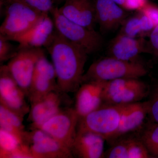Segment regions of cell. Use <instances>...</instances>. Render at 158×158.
Returning a JSON list of instances; mask_svg holds the SVG:
<instances>
[{"label": "cell", "mask_w": 158, "mask_h": 158, "mask_svg": "<svg viewBox=\"0 0 158 158\" xmlns=\"http://www.w3.org/2000/svg\"><path fill=\"white\" fill-rule=\"evenodd\" d=\"M45 47L52 58L58 88L65 93L76 92L82 83L88 53L56 29Z\"/></svg>", "instance_id": "6da1fadb"}, {"label": "cell", "mask_w": 158, "mask_h": 158, "mask_svg": "<svg viewBox=\"0 0 158 158\" xmlns=\"http://www.w3.org/2000/svg\"><path fill=\"white\" fill-rule=\"evenodd\" d=\"M5 19L0 34L12 40L28 31L46 15L42 14L21 0H5L1 5Z\"/></svg>", "instance_id": "7a4b0ae2"}, {"label": "cell", "mask_w": 158, "mask_h": 158, "mask_svg": "<svg viewBox=\"0 0 158 158\" xmlns=\"http://www.w3.org/2000/svg\"><path fill=\"white\" fill-rule=\"evenodd\" d=\"M147 73V68L140 60L125 61L109 56L91 64L83 76L82 83L90 81L106 82L123 78H140Z\"/></svg>", "instance_id": "3957f363"}, {"label": "cell", "mask_w": 158, "mask_h": 158, "mask_svg": "<svg viewBox=\"0 0 158 158\" xmlns=\"http://www.w3.org/2000/svg\"><path fill=\"white\" fill-rule=\"evenodd\" d=\"M128 105H103L79 118L77 131L92 132L109 141L117 131Z\"/></svg>", "instance_id": "277c9868"}, {"label": "cell", "mask_w": 158, "mask_h": 158, "mask_svg": "<svg viewBox=\"0 0 158 158\" xmlns=\"http://www.w3.org/2000/svg\"><path fill=\"white\" fill-rule=\"evenodd\" d=\"M150 87L140 78H123L105 82L104 105H127L148 96Z\"/></svg>", "instance_id": "5b68a950"}, {"label": "cell", "mask_w": 158, "mask_h": 158, "mask_svg": "<svg viewBox=\"0 0 158 158\" xmlns=\"http://www.w3.org/2000/svg\"><path fill=\"white\" fill-rule=\"evenodd\" d=\"M55 29L63 37L75 44L80 46L88 55L96 52L102 47L103 39L94 30L85 27L67 19L55 7L51 11Z\"/></svg>", "instance_id": "8992f818"}, {"label": "cell", "mask_w": 158, "mask_h": 158, "mask_svg": "<svg viewBox=\"0 0 158 158\" xmlns=\"http://www.w3.org/2000/svg\"><path fill=\"white\" fill-rule=\"evenodd\" d=\"M44 56V51L41 48H19L17 53L6 65L27 98L36 64Z\"/></svg>", "instance_id": "52a82bcc"}, {"label": "cell", "mask_w": 158, "mask_h": 158, "mask_svg": "<svg viewBox=\"0 0 158 158\" xmlns=\"http://www.w3.org/2000/svg\"><path fill=\"white\" fill-rule=\"evenodd\" d=\"M70 105L68 94L59 88L31 103L28 116L31 130L39 129L50 118Z\"/></svg>", "instance_id": "ba28073f"}, {"label": "cell", "mask_w": 158, "mask_h": 158, "mask_svg": "<svg viewBox=\"0 0 158 158\" xmlns=\"http://www.w3.org/2000/svg\"><path fill=\"white\" fill-rule=\"evenodd\" d=\"M79 118L74 108L67 107L46 121L39 129L71 150L77 135Z\"/></svg>", "instance_id": "9c48e42d"}, {"label": "cell", "mask_w": 158, "mask_h": 158, "mask_svg": "<svg viewBox=\"0 0 158 158\" xmlns=\"http://www.w3.org/2000/svg\"><path fill=\"white\" fill-rule=\"evenodd\" d=\"M25 143L33 158H72L71 150L39 129L27 131Z\"/></svg>", "instance_id": "30bf717a"}, {"label": "cell", "mask_w": 158, "mask_h": 158, "mask_svg": "<svg viewBox=\"0 0 158 158\" xmlns=\"http://www.w3.org/2000/svg\"><path fill=\"white\" fill-rule=\"evenodd\" d=\"M27 98L25 93L11 75L7 65H1L0 104L24 118L30 110Z\"/></svg>", "instance_id": "8fae6325"}, {"label": "cell", "mask_w": 158, "mask_h": 158, "mask_svg": "<svg viewBox=\"0 0 158 158\" xmlns=\"http://www.w3.org/2000/svg\"><path fill=\"white\" fill-rule=\"evenodd\" d=\"M58 88L53 65L43 56L36 64L27 98L31 103Z\"/></svg>", "instance_id": "7c38bea8"}, {"label": "cell", "mask_w": 158, "mask_h": 158, "mask_svg": "<svg viewBox=\"0 0 158 158\" xmlns=\"http://www.w3.org/2000/svg\"><path fill=\"white\" fill-rule=\"evenodd\" d=\"M148 40L144 37L134 38L118 34L110 41L109 56L128 61H139L141 54L150 53Z\"/></svg>", "instance_id": "4fadbf2b"}, {"label": "cell", "mask_w": 158, "mask_h": 158, "mask_svg": "<svg viewBox=\"0 0 158 158\" xmlns=\"http://www.w3.org/2000/svg\"><path fill=\"white\" fill-rule=\"evenodd\" d=\"M105 82H84L76 92L75 110L80 118L84 117L104 105Z\"/></svg>", "instance_id": "5bb4252c"}, {"label": "cell", "mask_w": 158, "mask_h": 158, "mask_svg": "<svg viewBox=\"0 0 158 158\" xmlns=\"http://www.w3.org/2000/svg\"><path fill=\"white\" fill-rule=\"evenodd\" d=\"M97 23L103 33L115 31L129 16L127 10L113 0H94Z\"/></svg>", "instance_id": "9a60e30c"}, {"label": "cell", "mask_w": 158, "mask_h": 158, "mask_svg": "<svg viewBox=\"0 0 158 158\" xmlns=\"http://www.w3.org/2000/svg\"><path fill=\"white\" fill-rule=\"evenodd\" d=\"M149 111L148 101L128 105L122 117L117 131L107 141L108 142L111 144L113 141L123 136L138 131L144 124Z\"/></svg>", "instance_id": "2e32d148"}, {"label": "cell", "mask_w": 158, "mask_h": 158, "mask_svg": "<svg viewBox=\"0 0 158 158\" xmlns=\"http://www.w3.org/2000/svg\"><path fill=\"white\" fill-rule=\"evenodd\" d=\"M110 145V148L105 152L104 158H152L136 133L123 136Z\"/></svg>", "instance_id": "e0dca14e"}, {"label": "cell", "mask_w": 158, "mask_h": 158, "mask_svg": "<svg viewBox=\"0 0 158 158\" xmlns=\"http://www.w3.org/2000/svg\"><path fill=\"white\" fill-rule=\"evenodd\" d=\"M59 11L69 20L94 30L97 23L94 1L66 0L65 4L59 8Z\"/></svg>", "instance_id": "ac0fdd59"}, {"label": "cell", "mask_w": 158, "mask_h": 158, "mask_svg": "<svg viewBox=\"0 0 158 158\" xmlns=\"http://www.w3.org/2000/svg\"><path fill=\"white\" fill-rule=\"evenodd\" d=\"M106 140L99 135L88 131H77L71 152L74 157L104 158Z\"/></svg>", "instance_id": "d6986e66"}, {"label": "cell", "mask_w": 158, "mask_h": 158, "mask_svg": "<svg viewBox=\"0 0 158 158\" xmlns=\"http://www.w3.org/2000/svg\"><path fill=\"white\" fill-rule=\"evenodd\" d=\"M55 28L53 20L46 15L28 31L12 40L19 43V48L45 47L52 37Z\"/></svg>", "instance_id": "ffe728a7"}, {"label": "cell", "mask_w": 158, "mask_h": 158, "mask_svg": "<svg viewBox=\"0 0 158 158\" xmlns=\"http://www.w3.org/2000/svg\"><path fill=\"white\" fill-rule=\"evenodd\" d=\"M0 158H33L27 144L2 128H0Z\"/></svg>", "instance_id": "44dd1931"}, {"label": "cell", "mask_w": 158, "mask_h": 158, "mask_svg": "<svg viewBox=\"0 0 158 158\" xmlns=\"http://www.w3.org/2000/svg\"><path fill=\"white\" fill-rule=\"evenodd\" d=\"M129 16L121 26L118 34L128 37L137 38L144 37L143 35L150 33L155 27L154 23L149 18L140 11Z\"/></svg>", "instance_id": "7402d4cb"}, {"label": "cell", "mask_w": 158, "mask_h": 158, "mask_svg": "<svg viewBox=\"0 0 158 158\" xmlns=\"http://www.w3.org/2000/svg\"><path fill=\"white\" fill-rule=\"evenodd\" d=\"M23 121V118L0 104V128L11 133L25 143L27 131Z\"/></svg>", "instance_id": "603a6c76"}, {"label": "cell", "mask_w": 158, "mask_h": 158, "mask_svg": "<svg viewBox=\"0 0 158 158\" xmlns=\"http://www.w3.org/2000/svg\"><path fill=\"white\" fill-rule=\"evenodd\" d=\"M152 158H158V123L151 121L144 123L136 132Z\"/></svg>", "instance_id": "cb8c5ba5"}, {"label": "cell", "mask_w": 158, "mask_h": 158, "mask_svg": "<svg viewBox=\"0 0 158 158\" xmlns=\"http://www.w3.org/2000/svg\"><path fill=\"white\" fill-rule=\"evenodd\" d=\"M149 100V111L148 115L152 121L158 123V80L151 88L150 87Z\"/></svg>", "instance_id": "d4e9b609"}, {"label": "cell", "mask_w": 158, "mask_h": 158, "mask_svg": "<svg viewBox=\"0 0 158 158\" xmlns=\"http://www.w3.org/2000/svg\"><path fill=\"white\" fill-rule=\"evenodd\" d=\"M9 40L0 34V62L1 63L10 60L16 55L18 51L15 49Z\"/></svg>", "instance_id": "484cf974"}, {"label": "cell", "mask_w": 158, "mask_h": 158, "mask_svg": "<svg viewBox=\"0 0 158 158\" xmlns=\"http://www.w3.org/2000/svg\"><path fill=\"white\" fill-rule=\"evenodd\" d=\"M42 14L49 15L55 8L54 0H21Z\"/></svg>", "instance_id": "4316f807"}, {"label": "cell", "mask_w": 158, "mask_h": 158, "mask_svg": "<svg viewBox=\"0 0 158 158\" xmlns=\"http://www.w3.org/2000/svg\"><path fill=\"white\" fill-rule=\"evenodd\" d=\"M137 11H140L149 18L156 27L158 25V6L155 4L147 2L146 4Z\"/></svg>", "instance_id": "83f0119b"}, {"label": "cell", "mask_w": 158, "mask_h": 158, "mask_svg": "<svg viewBox=\"0 0 158 158\" xmlns=\"http://www.w3.org/2000/svg\"><path fill=\"white\" fill-rule=\"evenodd\" d=\"M148 36L150 54L158 60V25L153 29Z\"/></svg>", "instance_id": "f1b7e54d"}, {"label": "cell", "mask_w": 158, "mask_h": 158, "mask_svg": "<svg viewBox=\"0 0 158 158\" xmlns=\"http://www.w3.org/2000/svg\"><path fill=\"white\" fill-rule=\"evenodd\" d=\"M113 1L116 4H118V6H120L122 8L126 10L127 0H113Z\"/></svg>", "instance_id": "f546056e"}, {"label": "cell", "mask_w": 158, "mask_h": 158, "mask_svg": "<svg viewBox=\"0 0 158 158\" xmlns=\"http://www.w3.org/2000/svg\"><path fill=\"white\" fill-rule=\"evenodd\" d=\"M65 1H66V0H54V2H56L57 3L61 2H63Z\"/></svg>", "instance_id": "4dcf8cb0"}]
</instances>
